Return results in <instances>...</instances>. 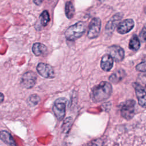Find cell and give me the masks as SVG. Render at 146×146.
I'll return each mask as SVG.
<instances>
[{
  "label": "cell",
  "mask_w": 146,
  "mask_h": 146,
  "mask_svg": "<svg viewBox=\"0 0 146 146\" xmlns=\"http://www.w3.org/2000/svg\"><path fill=\"white\" fill-rule=\"evenodd\" d=\"M101 29V21L99 18H93L90 23L87 36L90 39H94L98 37Z\"/></svg>",
  "instance_id": "cell-6"
},
{
  "label": "cell",
  "mask_w": 146,
  "mask_h": 146,
  "mask_svg": "<svg viewBox=\"0 0 146 146\" xmlns=\"http://www.w3.org/2000/svg\"><path fill=\"white\" fill-rule=\"evenodd\" d=\"M107 52L116 62L121 61L124 58V51L119 46L112 45L109 47Z\"/></svg>",
  "instance_id": "cell-9"
},
{
  "label": "cell",
  "mask_w": 146,
  "mask_h": 146,
  "mask_svg": "<svg viewBox=\"0 0 146 146\" xmlns=\"http://www.w3.org/2000/svg\"><path fill=\"white\" fill-rule=\"evenodd\" d=\"M135 108L136 102L133 100H128L124 102L120 108L122 117L127 120L132 119L135 114Z\"/></svg>",
  "instance_id": "cell-4"
},
{
  "label": "cell",
  "mask_w": 146,
  "mask_h": 146,
  "mask_svg": "<svg viewBox=\"0 0 146 146\" xmlns=\"http://www.w3.org/2000/svg\"><path fill=\"white\" fill-rule=\"evenodd\" d=\"M122 18V14L121 13H117L114 15L110 20L108 22L106 27V31L107 33H112L115 30V27L119 24V22Z\"/></svg>",
  "instance_id": "cell-11"
},
{
  "label": "cell",
  "mask_w": 146,
  "mask_h": 146,
  "mask_svg": "<svg viewBox=\"0 0 146 146\" xmlns=\"http://www.w3.org/2000/svg\"><path fill=\"white\" fill-rule=\"evenodd\" d=\"M49 1H51V2H54V1H56V0H48Z\"/></svg>",
  "instance_id": "cell-25"
},
{
  "label": "cell",
  "mask_w": 146,
  "mask_h": 146,
  "mask_svg": "<svg viewBox=\"0 0 146 146\" xmlns=\"http://www.w3.org/2000/svg\"><path fill=\"white\" fill-rule=\"evenodd\" d=\"M133 27V21L131 19H127L119 23L117 27V31L119 34H124L129 32Z\"/></svg>",
  "instance_id": "cell-10"
},
{
  "label": "cell",
  "mask_w": 146,
  "mask_h": 146,
  "mask_svg": "<svg viewBox=\"0 0 146 146\" xmlns=\"http://www.w3.org/2000/svg\"><path fill=\"white\" fill-rule=\"evenodd\" d=\"M39 20L41 25L43 26H47V23L50 21V15L48 12L47 10L43 11L39 16Z\"/></svg>",
  "instance_id": "cell-18"
},
{
  "label": "cell",
  "mask_w": 146,
  "mask_h": 146,
  "mask_svg": "<svg viewBox=\"0 0 146 146\" xmlns=\"http://www.w3.org/2000/svg\"><path fill=\"white\" fill-rule=\"evenodd\" d=\"M37 77L33 71L26 72L21 79V86L26 89L33 88L36 84Z\"/></svg>",
  "instance_id": "cell-5"
},
{
  "label": "cell",
  "mask_w": 146,
  "mask_h": 146,
  "mask_svg": "<svg viewBox=\"0 0 146 146\" xmlns=\"http://www.w3.org/2000/svg\"><path fill=\"white\" fill-rule=\"evenodd\" d=\"M36 71L42 77L47 79L54 78L55 72L53 68L49 64L44 63H39L36 66Z\"/></svg>",
  "instance_id": "cell-7"
},
{
  "label": "cell",
  "mask_w": 146,
  "mask_h": 146,
  "mask_svg": "<svg viewBox=\"0 0 146 146\" xmlns=\"http://www.w3.org/2000/svg\"><path fill=\"white\" fill-rule=\"evenodd\" d=\"M40 101V98L37 94H32L31 95L28 99L27 103L30 106H34L37 105Z\"/></svg>",
  "instance_id": "cell-19"
},
{
  "label": "cell",
  "mask_w": 146,
  "mask_h": 146,
  "mask_svg": "<svg viewBox=\"0 0 146 146\" xmlns=\"http://www.w3.org/2000/svg\"><path fill=\"white\" fill-rule=\"evenodd\" d=\"M99 1H104V0H99Z\"/></svg>",
  "instance_id": "cell-26"
},
{
  "label": "cell",
  "mask_w": 146,
  "mask_h": 146,
  "mask_svg": "<svg viewBox=\"0 0 146 146\" xmlns=\"http://www.w3.org/2000/svg\"><path fill=\"white\" fill-rule=\"evenodd\" d=\"M3 100H4V95L2 93L0 92V104L2 103L3 102Z\"/></svg>",
  "instance_id": "cell-24"
},
{
  "label": "cell",
  "mask_w": 146,
  "mask_h": 146,
  "mask_svg": "<svg viewBox=\"0 0 146 146\" xmlns=\"http://www.w3.org/2000/svg\"><path fill=\"white\" fill-rule=\"evenodd\" d=\"M125 75V72L123 69H119L113 72L110 77L109 80L113 83H117L119 82Z\"/></svg>",
  "instance_id": "cell-14"
},
{
  "label": "cell",
  "mask_w": 146,
  "mask_h": 146,
  "mask_svg": "<svg viewBox=\"0 0 146 146\" xmlns=\"http://www.w3.org/2000/svg\"><path fill=\"white\" fill-rule=\"evenodd\" d=\"M65 14L68 19L73 18L75 14V8L71 1H68L65 5Z\"/></svg>",
  "instance_id": "cell-17"
},
{
  "label": "cell",
  "mask_w": 146,
  "mask_h": 146,
  "mask_svg": "<svg viewBox=\"0 0 146 146\" xmlns=\"http://www.w3.org/2000/svg\"><path fill=\"white\" fill-rule=\"evenodd\" d=\"M67 102L66 98L62 97L57 99L54 102L52 111L58 120H62L65 116Z\"/></svg>",
  "instance_id": "cell-3"
},
{
  "label": "cell",
  "mask_w": 146,
  "mask_h": 146,
  "mask_svg": "<svg viewBox=\"0 0 146 146\" xmlns=\"http://www.w3.org/2000/svg\"><path fill=\"white\" fill-rule=\"evenodd\" d=\"M47 47L41 43H35L32 47L33 52L36 56H40L44 54L47 51Z\"/></svg>",
  "instance_id": "cell-15"
},
{
  "label": "cell",
  "mask_w": 146,
  "mask_h": 146,
  "mask_svg": "<svg viewBox=\"0 0 146 146\" xmlns=\"http://www.w3.org/2000/svg\"><path fill=\"white\" fill-rule=\"evenodd\" d=\"M132 86L135 88L139 104L143 108H146V91L138 83H133Z\"/></svg>",
  "instance_id": "cell-8"
},
{
  "label": "cell",
  "mask_w": 146,
  "mask_h": 146,
  "mask_svg": "<svg viewBox=\"0 0 146 146\" xmlns=\"http://www.w3.org/2000/svg\"><path fill=\"white\" fill-rule=\"evenodd\" d=\"M140 47V42L139 38L136 35H133L129 42V49L133 51H137Z\"/></svg>",
  "instance_id": "cell-16"
},
{
  "label": "cell",
  "mask_w": 146,
  "mask_h": 146,
  "mask_svg": "<svg viewBox=\"0 0 146 146\" xmlns=\"http://www.w3.org/2000/svg\"><path fill=\"white\" fill-rule=\"evenodd\" d=\"M0 139L5 144L10 145H16V143L11 135L7 131L2 130L0 131Z\"/></svg>",
  "instance_id": "cell-13"
},
{
  "label": "cell",
  "mask_w": 146,
  "mask_h": 146,
  "mask_svg": "<svg viewBox=\"0 0 146 146\" xmlns=\"http://www.w3.org/2000/svg\"><path fill=\"white\" fill-rule=\"evenodd\" d=\"M139 38L143 42L146 41V25H144V26L141 30L139 34Z\"/></svg>",
  "instance_id": "cell-21"
},
{
  "label": "cell",
  "mask_w": 146,
  "mask_h": 146,
  "mask_svg": "<svg viewBox=\"0 0 146 146\" xmlns=\"http://www.w3.org/2000/svg\"><path fill=\"white\" fill-rule=\"evenodd\" d=\"M113 59L110 54L104 55L101 59L100 67L103 70L109 71L113 67Z\"/></svg>",
  "instance_id": "cell-12"
},
{
  "label": "cell",
  "mask_w": 146,
  "mask_h": 146,
  "mask_svg": "<svg viewBox=\"0 0 146 146\" xmlns=\"http://www.w3.org/2000/svg\"><path fill=\"white\" fill-rule=\"evenodd\" d=\"M112 92L111 84L107 82H102L94 87L91 91V98L94 102H100L108 99Z\"/></svg>",
  "instance_id": "cell-1"
},
{
  "label": "cell",
  "mask_w": 146,
  "mask_h": 146,
  "mask_svg": "<svg viewBox=\"0 0 146 146\" xmlns=\"http://www.w3.org/2000/svg\"><path fill=\"white\" fill-rule=\"evenodd\" d=\"M43 1V0H33L34 3L36 5H40L42 3Z\"/></svg>",
  "instance_id": "cell-23"
},
{
  "label": "cell",
  "mask_w": 146,
  "mask_h": 146,
  "mask_svg": "<svg viewBox=\"0 0 146 146\" xmlns=\"http://www.w3.org/2000/svg\"><path fill=\"white\" fill-rule=\"evenodd\" d=\"M86 29V23L82 21L78 22L66 30L65 32L66 38L69 41H74L84 34Z\"/></svg>",
  "instance_id": "cell-2"
},
{
  "label": "cell",
  "mask_w": 146,
  "mask_h": 146,
  "mask_svg": "<svg viewBox=\"0 0 146 146\" xmlns=\"http://www.w3.org/2000/svg\"><path fill=\"white\" fill-rule=\"evenodd\" d=\"M136 68L137 71H140V72H145L146 71V61L143 62L139 64H138Z\"/></svg>",
  "instance_id": "cell-22"
},
{
  "label": "cell",
  "mask_w": 146,
  "mask_h": 146,
  "mask_svg": "<svg viewBox=\"0 0 146 146\" xmlns=\"http://www.w3.org/2000/svg\"><path fill=\"white\" fill-rule=\"evenodd\" d=\"M72 121V119L70 117H68L64 120V121H63V125H62V129L64 132H67L70 129V127L71 125Z\"/></svg>",
  "instance_id": "cell-20"
}]
</instances>
